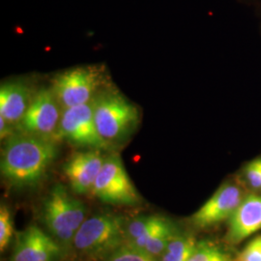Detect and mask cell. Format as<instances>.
<instances>
[{
	"label": "cell",
	"instance_id": "obj_9",
	"mask_svg": "<svg viewBox=\"0 0 261 261\" xmlns=\"http://www.w3.org/2000/svg\"><path fill=\"white\" fill-rule=\"evenodd\" d=\"M64 248L37 225H29L16 236L11 261H57Z\"/></svg>",
	"mask_w": 261,
	"mask_h": 261
},
{
	"label": "cell",
	"instance_id": "obj_13",
	"mask_svg": "<svg viewBox=\"0 0 261 261\" xmlns=\"http://www.w3.org/2000/svg\"><path fill=\"white\" fill-rule=\"evenodd\" d=\"M226 241L236 245L261 229V196L251 194L243 198L242 202L227 220Z\"/></svg>",
	"mask_w": 261,
	"mask_h": 261
},
{
	"label": "cell",
	"instance_id": "obj_12",
	"mask_svg": "<svg viewBox=\"0 0 261 261\" xmlns=\"http://www.w3.org/2000/svg\"><path fill=\"white\" fill-rule=\"evenodd\" d=\"M36 90L24 81H9L0 86V116L17 130L23 120Z\"/></svg>",
	"mask_w": 261,
	"mask_h": 261
},
{
	"label": "cell",
	"instance_id": "obj_17",
	"mask_svg": "<svg viewBox=\"0 0 261 261\" xmlns=\"http://www.w3.org/2000/svg\"><path fill=\"white\" fill-rule=\"evenodd\" d=\"M187 261H231L222 249L209 242L196 244V249Z\"/></svg>",
	"mask_w": 261,
	"mask_h": 261
},
{
	"label": "cell",
	"instance_id": "obj_8",
	"mask_svg": "<svg viewBox=\"0 0 261 261\" xmlns=\"http://www.w3.org/2000/svg\"><path fill=\"white\" fill-rule=\"evenodd\" d=\"M63 109L51 87L36 91L18 130L58 141V130Z\"/></svg>",
	"mask_w": 261,
	"mask_h": 261
},
{
	"label": "cell",
	"instance_id": "obj_15",
	"mask_svg": "<svg viewBox=\"0 0 261 261\" xmlns=\"http://www.w3.org/2000/svg\"><path fill=\"white\" fill-rule=\"evenodd\" d=\"M196 244L193 235L177 233L159 257V261H187L195 251Z\"/></svg>",
	"mask_w": 261,
	"mask_h": 261
},
{
	"label": "cell",
	"instance_id": "obj_16",
	"mask_svg": "<svg viewBox=\"0 0 261 261\" xmlns=\"http://www.w3.org/2000/svg\"><path fill=\"white\" fill-rule=\"evenodd\" d=\"M101 261H159V258L127 241L107 254Z\"/></svg>",
	"mask_w": 261,
	"mask_h": 261
},
{
	"label": "cell",
	"instance_id": "obj_6",
	"mask_svg": "<svg viewBox=\"0 0 261 261\" xmlns=\"http://www.w3.org/2000/svg\"><path fill=\"white\" fill-rule=\"evenodd\" d=\"M91 193L103 202L115 205H136L140 201V195L116 153L106 156Z\"/></svg>",
	"mask_w": 261,
	"mask_h": 261
},
{
	"label": "cell",
	"instance_id": "obj_21",
	"mask_svg": "<svg viewBox=\"0 0 261 261\" xmlns=\"http://www.w3.org/2000/svg\"><path fill=\"white\" fill-rule=\"evenodd\" d=\"M260 191H261V190H260Z\"/></svg>",
	"mask_w": 261,
	"mask_h": 261
},
{
	"label": "cell",
	"instance_id": "obj_10",
	"mask_svg": "<svg viewBox=\"0 0 261 261\" xmlns=\"http://www.w3.org/2000/svg\"><path fill=\"white\" fill-rule=\"evenodd\" d=\"M244 197L240 187L232 183L224 184L192 216V224L198 228H207L227 221Z\"/></svg>",
	"mask_w": 261,
	"mask_h": 261
},
{
	"label": "cell",
	"instance_id": "obj_20",
	"mask_svg": "<svg viewBox=\"0 0 261 261\" xmlns=\"http://www.w3.org/2000/svg\"><path fill=\"white\" fill-rule=\"evenodd\" d=\"M235 261H261V235L248 243Z\"/></svg>",
	"mask_w": 261,
	"mask_h": 261
},
{
	"label": "cell",
	"instance_id": "obj_14",
	"mask_svg": "<svg viewBox=\"0 0 261 261\" xmlns=\"http://www.w3.org/2000/svg\"><path fill=\"white\" fill-rule=\"evenodd\" d=\"M171 222L161 216H141L127 223V241L140 249L153 235L166 228Z\"/></svg>",
	"mask_w": 261,
	"mask_h": 261
},
{
	"label": "cell",
	"instance_id": "obj_18",
	"mask_svg": "<svg viewBox=\"0 0 261 261\" xmlns=\"http://www.w3.org/2000/svg\"><path fill=\"white\" fill-rule=\"evenodd\" d=\"M14 223L9 207L5 203L0 206V251L4 252L13 238Z\"/></svg>",
	"mask_w": 261,
	"mask_h": 261
},
{
	"label": "cell",
	"instance_id": "obj_7",
	"mask_svg": "<svg viewBox=\"0 0 261 261\" xmlns=\"http://www.w3.org/2000/svg\"><path fill=\"white\" fill-rule=\"evenodd\" d=\"M58 139L84 149H110L97 130L94 119V99L89 103L63 110Z\"/></svg>",
	"mask_w": 261,
	"mask_h": 261
},
{
	"label": "cell",
	"instance_id": "obj_2",
	"mask_svg": "<svg viewBox=\"0 0 261 261\" xmlns=\"http://www.w3.org/2000/svg\"><path fill=\"white\" fill-rule=\"evenodd\" d=\"M94 119L97 130L108 145H120L137 130L140 111L112 85H106L94 98Z\"/></svg>",
	"mask_w": 261,
	"mask_h": 261
},
{
	"label": "cell",
	"instance_id": "obj_3",
	"mask_svg": "<svg viewBox=\"0 0 261 261\" xmlns=\"http://www.w3.org/2000/svg\"><path fill=\"white\" fill-rule=\"evenodd\" d=\"M126 225L123 217L113 213H101L86 218L74 237L73 249L80 256L101 260L127 242Z\"/></svg>",
	"mask_w": 261,
	"mask_h": 261
},
{
	"label": "cell",
	"instance_id": "obj_19",
	"mask_svg": "<svg viewBox=\"0 0 261 261\" xmlns=\"http://www.w3.org/2000/svg\"><path fill=\"white\" fill-rule=\"evenodd\" d=\"M245 177L252 190H261V158L252 160L245 168Z\"/></svg>",
	"mask_w": 261,
	"mask_h": 261
},
{
	"label": "cell",
	"instance_id": "obj_1",
	"mask_svg": "<svg viewBox=\"0 0 261 261\" xmlns=\"http://www.w3.org/2000/svg\"><path fill=\"white\" fill-rule=\"evenodd\" d=\"M58 154V141L17 130L1 150V176L12 187H35L47 175Z\"/></svg>",
	"mask_w": 261,
	"mask_h": 261
},
{
	"label": "cell",
	"instance_id": "obj_4",
	"mask_svg": "<svg viewBox=\"0 0 261 261\" xmlns=\"http://www.w3.org/2000/svg\"><path fill=\"white\" fill-rule=\"evenodd\" d=\"M40 216L47 232L63 248L72 246L76 231L87 218L84 203L60 184L45 197Z\"/></svg>",
	"mask_w": 261,
	"mask_h": 261
},
{
	"label": "cell",
	"instance_id": "obj_5",
	"mask_svg": "<svg viewBox=\"0 0 261 261\" xmlns=\"http://www.w3.org/2000/svg\"><path fill=\"white\" fill-rule=\"evenodd\" d=\"M103 66H77L56 75L51 88L62 109L89 103L106 86Z\"/></svg>",
	"mask_w": 261,
	"mask_h": 261
},
{
	"label": "cell",
	"instance_id": "obj_11",
	"mask_svg": "<svg viewBox=\"0 0 261 261\" xmlns=\"http://www.w3.org/2000/svg\"><path fill=\"white\" fill-rule=\"evenodd\" d=\"M103 150L85 149L75 152L63 166V171L72 191L76 195L92 192L95 181L103 167Z\"/></svg>",
	"mask_w": 261,
	"mask_h": 261
}]
</instances>
